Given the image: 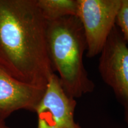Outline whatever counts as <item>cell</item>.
I'll list each match as a JSON object with an SVG mask.
<instances>
[{"label":"cell","instance_id":"7","mask_svg":"<svg viewBox=\"0 0 128 128\" xmlns=\"http://www.w3.org/2000/svg\"><path fill=\"white\" fill-rule=\"evenodd\" d=\"M36 2L48 22L78 16V0H36Z\"/></svg>","mask_w":128,"mask_h":128},{"label":"cell","instance_id":"9","mask_svg":"<svg viewBox=\"0 0 128 128\" xmlns=\"http://www.w3.org/2000/svg\"><path fill=\"white\" fill-rule=\"evenodd\" d=\"M0 128H11L6 124V120L0 119Z\"/></svg>","mask_w":128,"mask_h":128},{"label":"cell","instance_id":"5","mask_svg":"<svg viewBox=\"0 0 128 128\" xmlns=\"http://www.w3.org/2000/svg\"><path fill=\"white\" fill-rule=\"evenodd\" d=\"M76 106V99L65 92L58 76L54 73L35 110L37 128H76L78 124L74 120Z\"/></svg>","mask_w":128,"mask_h":128},{"label":"cell","instance_id":"2","mask_svg":"<svg viewBox=\"0 0 128 128\" xmlns=\"http://www.w3.org/2000/svg\"><path fill=\"white\" fill-rule=\"evenodd\" d=\"M47 44L52 68L65 92L76 99L93 92L83 61L87 44L79 18L67 16L48 22Z\"/></svg>","mask_w":128,"mask_h":128},{"label":"cell","instance_id":"3","mask_svg":"<svg viewBox=\"0 0 128 128\" xmlns=\"http://www.w3.org/2000/svg\"><path fill=\"white\" fill-rule=\"evenodd\" d=\"M122 0H78L77 17L87 41V56L100 54L112 30Z\"/></svg>","mask_w":128,"mask_h":128},{"label":"cell","instance_id":"8","mask_svg":"<svg viewBox=\"0 0 128 128\" xmlns=\"http://www.w3.org/2000/svg\"><path fill=\"white\" fill-rule=\"evenodd\" d=\"M116 26L128 44V0H122L116 19Z\"/></svg>","mask_w":128,"mask_h":128},{"label":"cell","instance_id":"1","mask_svg":"<svg viewBox=\"0 0 128 128\" xmlns=\"http://www.w3.org/2000/svg\"><path fill=\"white\" fill-rule=\"evenodd\" d=\"M47 27L36 0H0V68L22 82L46 87L55 72Z\"/></svg>","mask_w":128,"mask_h":128},{"label":"cell","instance_id":"10","mask_svg":"<svg viewBox=\"0 0 128 128\" xmlns=\"http://www.w3.org/2000/svg\"><path fill=\"white\" fill-rule=\"evenodd\" d=\"M76 128H81V126L79 125V124H78V126H77V127H76Z\"/></svg>","mask_w":128,"mask_h":128},{"label":"cell","instance_id":"6","mask_svg":"<svg viewBox=\"0 0 128 128\" xmlns=\"http://www.w3.org/2000/svg\"><path fill=\"white\" fill-rule=\"evenodd\" d=\"M46 87L22 82L0 68V119L20 110L35 112Z\"/></svg>","mask_w":128,"mask_h":128},{"label":"cell","instance_id":"4","mask_svg":"<svg viewBox=\"0 0 128 128\" xmlns=\"http://www.w3.org/2000/svg\"><path fill=\"white\" fill-rule=\"evenodd\" d=\"M98 71L116 98L124 107L128 124V46L116 26L100 53Z\"/></svg>","mask_w":128,"mask_h":128}]
</instances>
